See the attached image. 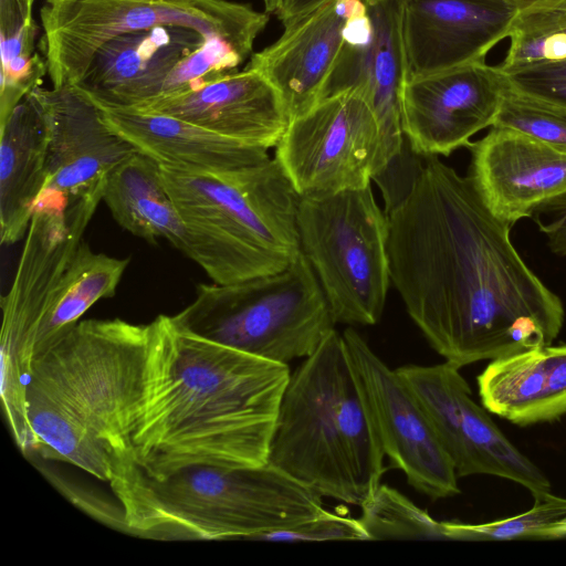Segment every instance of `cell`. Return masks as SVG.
Returning <instances> with one entry per match:
<instances>
[{
	"instance_id": "obj_24",
	"label": "cell",
	"mask_w": 566,
	"mask_h": 566,
	"mask_svg": "<svg viewBox=\"0 0 566 566\" xmlns=\"http://www.w3.org/2000/svg\"><path fill=\"white\" fill-rule=\"evenodd\" d=\"M46 181V132L28 95L0 125V237L13 244L27 234Z\"/></svg>"
},
{
	"instance_id": "obj_7",
	"label": "cell",
	"mask_w": 566,
	"mask_h": 566,
	"mask_svg": "<svg viewBox=\"0 0 566 566\" xmlns=\"http://www.w3.org/2000/svg\"><path fill=\"white\" fill-rule=\"evenodd\" d=\"M172 318L210 340L284 365L312 355L336 324L302 252L273 274L198 284L195 300Z\"/></svg>"
},
{
	"instance_id": "obj_31",
	"label": "cell",
	"mask_w": 566,
	"mask_h": 566,
	"mask_svg": "<svg viewBox=\"0 0 566 566\" xmlns=\"http://www.w3.org/2000/svg\"><path fill=\"white\" fill-rule=\"evenodd\" d=\"M493 126L516 129L566 155V106L521 92L510 81Z\"/></svg>"
},
{
	"instance_id": "obj_16",
	"label": "cell",
	"mask_w": 566,
	"mask_h": 566,
	"mask_svg": "<svg viewBox=\"0 0 566 566\" xmlns=\"http://www.w3.org/2000/svg\"><path fill=\"white\" fill-rule=\"evenodd\" d=\"M46 132L44 189L70 198L104 189L108 172L138 151L104 120L98 105L76 85L33 90Z\"/></svg>"
},
{
	"instance_id": "obj_14",
	"label": "cell",
	"mask_w": 566,
	"mask_h": 566,
	"mask_svg": "<svg viewBox=\"0 0 566 566\" xmlns=\"http://www.w3.org/2000/svg\"><path fill=\"white\" fill-rule=\"evenodd\" d=\"M507 75L476 62L405 81L400 95L403 136L423 157L449 156L493 126Z\"/></svg>"
},
{
	"instance_id": "obj_2",
	"label": "cell",
	"mask_w": 566,
	"mask_h": 566,
	"mask_svg": "<svg viewBox=\"0 0 566 566\" xmlns=\"http://www.w3.org/2000/svg\"><path fill=\"white\" fill-rule=\"evenodd\" d=\"M291 373L188 331L172 316L149 323L140 398L130 443L151 478L192 465L268 464Z\"/></svg>"
},
{
	"instance_id": "obj_6",
	"label": "cell",
	"mask_w": 566,
	"mask_h": 566,
	"mask_svg": "<svg viewBox=\"0 0 566 566\" xmlns=\"http://www.w3.org/2000/svg\"><path fill=\"white\" fill-rule=\"evenodd\" d=\"M184 228L181 252L217 284L273 274L301 253L300 195L273 157L219 176L160 165Z\"/></svg>"
},
{
	"instance_id": "obj_12",
	"label": "cell",
	"mask_w": 566,
	"mask_h": 566,
	"mask_svg": "<svg viewBox=\"0 0 566 566\" xmlns=\"http://www.w3.org/2000/svg\"><path fill=\"white\" fill-rule=\"evenodd\" d=\"M396 370L424 410L458 478L494 475L524 486L532 495L551 492L548 478L475 402L459 367L444 361Z\"/></svg>"
},
{
	"instance_id": "obj_27",
	"label": "cell",
	"mask_w": 566,
	"mask_h": 566,
	"mask_svg": "<svg viewBox=\"0 0 566 566\" xmlns=\"http://www.w3.org/2000/svg\"><path fill=\"white\" fill-rule=\"evenodd\" d=\"M36 23L21 0H0V125L40 86L46 62L35 51Z\"/></svg>"
},
{
	"instance_id": "obj_4",
	"label": "cell",
	"mask_w": 566,
	"mask_h": 566,
	"mask_svg": "<svg viewBox=\"0 0 566 566\" xmlns=\"http://www.w3.org/2000/svg\"><path fill=\"white\" fill-rule=\"evenodd\" d=\"M108 483L126 532L151 539H253L326 511L318 493L269 463L192 465L159 480L127 458Z\"/></svg>"
},
{
	"instance_id": "obj_22",
	"label": "cell",
	"mask_w": 566,
	"mask_h": 566,
	"mask_svg": "<svg viewBox=\"0 0 566 566\" xmlns=\"http://www.w3.org/2000/svg\"><path fill=\"white\" fill-rule=\"evenodd\" d=\"M97 105L114 132L161 166L219 176L270 158L266 148L221 136L174 116Z\"/></svg>"
},
{
	"instance_id": "obj_26",
	"label": "cell",
	"mask_w": 566,
	"mask_h": 566,
	"mask_svg": "<svg viewBox=\"0 0 566 566\" xmlns=\"http://www.w3.org/2000/svg\"><path fill=\"white\" fill-rule=\"evenodd\" d=\"M128 263V258L96 253L81 241L41 319L36 356L77 324L97 301L115 295Z\"/></svg>"
},
{
	"instance_id": "obj_3",
	"label": "cell",
	"mask_w": 566,
	"mask_h": 566,
	"mask_svg": "<svg viewBox=\"0 0 566 566\" xmlns=\"http://www.w3.org/2000/svg\"><path fill=\"white\" fill-rule=\"evenodd\" d=\"M149 324L80 321L36 356L27 387L35 453L109 482L133 458Z\"/></svg>"
},
{
	"instance_id": "obj_13",
	"label": "cell",
	"mask_w": 566,
	"mask_h": 566,
	"mask_svg": "<svg viewBox=\"0 0 566 566\" xmlns=\"http://www.w3.org/2000/svg\"><path fill=\"white\" fill-rule=\"evenodd\" d=\"M342 335L364 403L391 465L432 500L459 494L455 470L412 391L354 328Z\"/></svg>"
},
{
	"instance_id": "obj_8",
	"label": "cell",
	"mask_w": 566,
	"mask_h": 566,
	"mask_svg": "<svg viewBox=\"0 0 566 566\" xmlns=\"http://www.w3.org/2000/svg\"><path fill=\"white\" fill-rule=\"evenodd\" d=\"M268 12L229 0H44L39 46L55 88L76 85L94 53L111 39L159 25L222 38L247 59Z\"/></svg>"
},
{
	"instance_id": "obj_28",
	"label": "cell",
	"mask_w": 566,
	"mask_h": 566,
	"mask_svg": "<svg viewBox=\"0 0 566 566\" xmlns=\"http://www.w3.org/2000/svg\"><path fill=\"white\" fill-rule=\"evenodd\" d=\"M507 38L506 56L497 65L506 75L566 60V0H552L518 10Z\"/></svg>"
},
{
	"instance_id": "obj_5",
	"label": "cell",
	"mask_w": 566,
	"mask_h": 566,
	"mask_svg": "<svg viewBox=\"0 0 566 566\" xmlns=\"http://www.w3.org/2000/svg\"><path fill=\"white\" fill-rule=\"evenodd\" d=\"M385 453L333 329L291 374L268 463L304 486L361 506L380 484Z\"/></svg>"
},
{
	"instance_id": "obj_25",
	"label": "cell",
	"mask_w": 566,
	"mask_h": 566,
	"mask_svg": "<svg viewBox=\"0 0 566 566\" xmlns=\"http://www.w3.org/2000/svg\"><path fill=\"white\" fill-rule=\"evenodd\" d=\"M102 200L117 223L132 234L155 244L169 241L184 247V228L160 175V165L135 151L106 176Z\"/></svg>"
},
{
	"instance_id": "obj_34",
	"label": "cell",
	"mask_w": 566,
	"mask_h": 566,
	"mask_svg": "<svg viewBox=\"0 0 566 566\" xmlns=\"http://www.w3.org/2000/svg\"><path fill=\"white\" fill-rule=\"evenodd\" d=\"M507 77L521 92L566 106V60L530 66Z\"/></svg>"
},
{
	"instance_id": "obj_32",
	"label": "cell",
	"mask_w": 566,
	"mask_h": 566,
	"mask_svg": "<svg viewBox=\"0 0 566 566\" xmlns=\"http://www.w3.org/2000/svg\"><path fill=\"white\" fill-rule=\"evenodd\" d=\"M253 541L315 542L370 541L359 518L325 511L295 526L258 535Z\"/></svg>"
},
{
	"instance_id": "obj_35",
	"label": "cell",
	"mask_w": 566,
	"mask_h": 566,
	"mask_svg": "<svg viewBox=\"0 0 566 566\" xmlns=\"http://www.w3.org/2000/svg\"><path fill=\"white\" fill-rule=\"evenodd\" d=\"M534 217L551 251L566 256V192L539 205Z\"/></svg>"
},
{
	"instance_id": "obj_21",
	"label": "cell",
	"mask_w": 566,
	"mask_h": 566,
	"mask_svg": "<svg viewBox=\"0 0 566 566\" xmlns=\"http://www.w3.org/2000/svg\"><path fill=\"white\" fill-rule=\"evenodd\" d=\"M205 40L181 25L117 35L94 53L76 86L97 104L137 107L157 98L168 75Z\"/></svg>"
},
{
	"instance_id": "obj_39",
	"label": "cell",
	"mask_w": 566,
	"mask_h": 566,
	"mask_svg": "<svg viewBox=\"0 0 566 566\" xmlns=\"http://www.w3.org/2000/svg\"><path fill=\"white\" fill-rule=\"evenodd\" d=\"M28 10L32 11L34 0H21Z\"/></svg>"
},
{
	"instance_id": "obj_17",
	"label": "cell",
	"mask_w": 566,
	"mask_h": 566,
	"mask_svg": "<svg viewBox=\"0 0 566 566\" xmlns=\"http://www.w3.org/2000/svg\"><path fill=\"white\" fill-rule=\"evenodd\" d=\"M518 10L510 0H402L406 81L484 62Z\"/></svg>"
},
{
	"instance_id": "obj_38",
	"label": "cell",
	"mask_w": 566,
	"mask_h": 566,
	"mask_svg": "<svg viewBox=\"0 0 566 566\" xmlns=\"http://www.w3.org/2000/svg\"><path fill=\"white\" fill-rule=\"evenodd\" d=\"M281 3H282V0H266L264 2L265 12L276 14V12L279 11V9L281 7Z\"/></svg>"
},
{
	"instance_id": "obj_18",
	"label": "cell",
	"mask_w": 566,
	"mask_h": 566,
	"mask_svg": "<svg viewBox=\"0 0 566 566\" xmlns=\"http://www.w3.org/2000/svg\"><path fill=\"white\" fill-rule=\"evenodd\" d=\"M467 148L469 180L489 211L510 227L566 192V155L530 135L492 126Z\"/></svg>"
},
{
	"instance_id": "obj_30",
	"label": "cell",
	"mask_w": 566,
	"mask_h": 566,
	"mask_svg": "<svg viewBox=\"0 0 566 566\" xmlns=\"http://www.w3.org/2000/svg\"><path fill=\"white\" fill-rule=\"evenodd\" d=\"M533 506L517 515L471 524L451 521V541L558 539L566 537V497L533 495Z\"/></svg>"
},
{
	"instance_id": "obj_15",
	"label": "cell",
	"mask_w": 566,
	"mask_h": 566,
	"mask_svg": "<svg viewBox=\"0 0 566 566\" xmlns=\"http://www.w3.org/2000/svg\"><path fill=\"white\" fill-rule=\"evenodd\" d=\"M365 3L347 22L343 46L319 99L345 91L358 92L379 120L389 160L399 153L403 142L400 118V95L406 81L402 0H365Z\"/></svg>"
},
{
	"instance_id": "obj_1",
	"label": "cell",
	"mask_w": 566,
	"mask_h": 566,
	"mask_svg": "<svg viewBox=\"0 0 566 566\" xmlns=\"http://www.w3.org/2000/svg\"><path fill=\"white\" fill-rule=\"evenodd\" d=\"M390 279L430 346L459 368L551 345L565 310L526 265L511 227L468 176L426 159L411 193L389 214Z\"/></svg>"
},
{
	"instance_id": "obj_10",
	"label": "cell",
	"mask_w": 566,
	"mask_h": 566,
	"mask_svg": "<svg viewBox=\"0 0 566 566\" xmlns=\"http://www.w3.org/2000/svg\"><path fill=\"white\" fill-rule=\"evenodd\" d=\"M103 198V189L67 198L43 189L35 201L18 268L1 298V397L25 399L36 336L50 298Z\"/></svg>"
},
{
	"instance_id": "obj_20",
	"label": "cell",
	"mask_w": 566,
	"mask_h": 566,
	"mask_svg": "<svg viewBox=\"0 0 566 566\" xmlns=\"http://www.w3.org/2000/svg\"><path fill=\"white\" fill-rule=\"evenodd\" d=\"M365 6V0H331L284 27L275 42L250 56L245 67L260 72L279 90L290 120L319 99L347 22Z\"/></svg>"
},
{
	"instance_id": "obj_23",
	"label": "cell",
	"mask_w": 566,
	"mask_h": 566,
	"mask_svg": "<svg viewBox=\"0 0 566 566\" xmlns=\"http://www.w3.org/2000/svg\"><path fill=\"white\" fill-rule=\"evenodd\" d=\"M482 406L520 427L566 416V344L503 356L476 377Z\"/></svg>"
},
{
	"instance_id": "obj_36",
	"label": "cell",
	"mask_w": 566,
	"mask_h": 566,
	"mask_svg": "<svg viewBox=\"0 0 566 566\" xmlns=\"http://www.w3.org/2000/svg\"><path fill=\"white\" fill-rule=\"evenodd\" d=\"M328 1L331 0H282L276 15L286 27Z\"/></svg>"
},
{
	"instance_id": "obj_19",
	"label": "cell",
	"mask_w": 566,
	"mask_h": 566,
	"mask_svg": "<svg viewBox=\"0 0 566 566\" xmlns=\"http://www.w3.org/2000/svg\"><path fill=\"white\" fill-rule=\"evenodd\" d=\"M134 108L174 116L266 149L277 145L290 124L279 90L263 74L247 67L196 90L159 97Z\"/></svg>"
},
{
	"instance_id": "obj_37",
	"label": "cell",
	"mask_w": 566,
	"mask_h": 566,
	"mask_svg": "<svg viewBox=\"0 0 566 566\" xmlns=\"http://www.w3.org/2000/svg\"><path fill=\"white\" fill-rule=\"evenodd\" d=\"M510 1L514 2L518 7L520 10H523L528 7H533V6L541 4V3L552 1V0H510Z\"/></svg>"
},
{
	"instance_id": "obj_40",
	"label": "cell",
	"mask_w": 566,
	"mask_h": 566,
	"mask_svg": "<svg viewBox=\"0 0 566 566\" xmlns=\"http://www.w3.org/2000/svg\"><path fill=\"white\" fill-rule=\"evenodd\" d=\"M263 1L265 2L266 0H263Z\"/></svg>"
},
{
	"instance_id": "obj_11",
	"label": "cell",
	"mask_w": 566,
	"mask_h": 566,
	"mask_svg": "<svg viewBox=\"0 0 566 566\" xmlns=\"http://www.w3.org/2000/svg\"><path fill=\"white\" fill-rule=\"evenodd\" d=\"M274 158L300 197L365 188L388 161L375 112L352 90L292 118Z\"/></svg>"
},
{
	"instance_id": "obj_9",
	"label": "cell",
	"mask_w": 566,
	"mask_h": 566,
	"mask_svg": "<svg viewBox=\"0 0 566 566\" xmlns=\"http://www.w3.org/2000/svg\"><path fill=\"white\" fill-rule=\"evenodd\" d=\"M301 252L310 262L335 323L375 325L389 284V217L370 185L321 197H301Z\"/></svg>"
},
{
	"instance_id": "obj_29",
	"label": "cell",
	"mask_w": 566,
	"mask_h": 566,
	"mask_svg": "<svg viewBox=\"0 0 566 566\" xmlns=\"http://www.w3.org/2000/svg\"><path fill=\"white\" fill-rule=\"evenodd\" d=\"M358 517L371 539H449L450 521H438L398 490L379 484Z\"/></svg>"
},
{
	"instance_id": "obj_33",
	"label": "cell",
	"mask_w": 566,
	"mask_h": 566,
	"mask_svg": "<svg viewBox=\"0 0 566 566\" xmlns=\"http://www.w3.org/2000/svg\"><path fill=\"white\" fill-rule=\"evenodd\" d=\"M427 157L416 153L403 136L399 153L391 157L387 164L374 175L373 181L378 186L385 208L389 217L411 193L420 177Z\"/></svg>"
}]
</instances>
